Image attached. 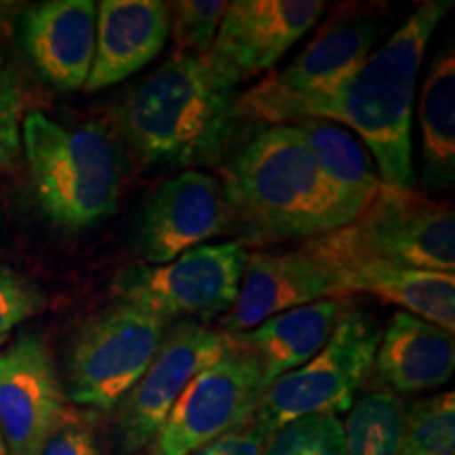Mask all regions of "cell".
Listing matches in <instances>:
<instances>
[{
    "instance_id": "277c9868",
    "label": "cell",
    "mask_w": 455,
    "mask_h": 455,
    "mask_svg": "<svg viewBox=\"0 0 455 455\" xmlns=\"http://www.w3.org/2000/svg\"><path fill=\"white\" fill-rule=\"evenodd\" d=\"M21 148L36 201L55 226L84 230L116 212L121 156L101 124L64 127L32 112L21 123Z\"/></svg>"
},
{
    "instance_id": "ffe728a7",
    "label": "cell",
    "mask_w": 455,
    "mask_h": 455,
    "mask_svg": "<svg viewBox=\"0 0 455 455\" xmlns=\"http://www.w3.org/2000/svg\"><path fill=\"white\" fill-rule=\"evenodd\" d=\"M341 295L367 293L395 304L443 331H455V275L388 264L341 266Z\"/></svg>"
},
{
    "instance_id": "484cf974",
    "label": "cell",
    "mask_w": 455,
    "mask_h": 455,
    "mask_svg": "<svg viewBox=\"0 0 455 455\" xmlns=\"http://www.w3.org/2000/svg\"><path fill=\"white\" fill-rule=\"evenodd\" d=\"M264 455H344V422L338 415L301 418L272 435Z\"/></svg>"
},
{
    "instance_id": "9c48e42d",
    "label": "cell",
    "mask_w": 455,
    "mask_h": 455,
    "mask_svg": "<svg viewBox=\"0 0 455 455\" xmlns=\"http://www.w3.org/2000/svg\"><path fill=\"white\" fill-rule=\"evenodd\" d=\"M264 392L258 358L230 346L181 392L146 455H192L247 424Z\"/></svg>"
},
{
    "instance_id": "d6986e66",
    "label": "cell",
    "mask_w": 455,
    "mask_h": 455,
    "mask_svg": "<svg viewBox=\"0 0 455 455\" xmlns=\"http://www.w3.org/2000/svg\"><path fill=\"white\" fill-rule=\"evenodd\" d=\"M378 26L363 15L331 20L287 68L261 78L255 87L275 95H304L348 76L369 57Z\"/></svg>"
},
{
    "instance_id": "8fae6325",
    "label": "cell",
    "mask_w": 455,
    "mask_h": 455,
    "mask_svg": "<svg viewBox=\"0 0 455 455\" xmlns=\"http://www.w3.org/2000/svg\"><path fill=\"white\" fill-rule=\"evenodd\" d=\"M325 11L321 0H235L228 3L207 60L228 81L259 76L312 30Z\"/></svg>"
},
{
    "instance_id": "cb8c5ba5",
    "label": "cell",
    "mask_w": 455,
    "mask_h": 455,
    "mask_svg": "<svg viewBox=\"0 0 455 455\" xmlns=\"http://www.w3.org/2000/svg\"><path fill=\"white\" fill-rule=\"evenodd\" d=\"M401 455H455L453 392L405 407Z\"/></svg>"
},
{
    "instance_id": "2e32d148",
    "label": "cell",
    "mask_w": 455,
    "mask_h": 455,
    "mask_svg": "<svg viewBox=\"0 0 455 455\" xmlns=\"http://www.w3.org/2000/svg\"><path fill=\"white\" fill-rule=\"evenodd\" d=\"M169 28V4L161 0L100 3L93 66L84 91L95 93L140 72L163 51Z\"/></svg>"
},
{
    "instance_id": "ac0fdd59",
    "label": "cell",
    "mask_w": 455,
    "mask_h": 455,
    "mask_svg": "<svg viewBox=\"0 0 455 455\" xmlns=\"http://www.w3.org/2000/svg\"><path fill=\"white\" fill-rule=\"evenodd\" d=\"M373 367L384 388L395 395L439 388L455 369L453 333L407 312H396L379 339Z\"/></svg>"
},
{
    "instance_id": "52a82bcc",
    "label": "cell",
    "mask_w": 455,
    "mask_h": 455,
    "mask_svg": "<svg viewBox=\"0 0 455 455\" xmlns=\"http://www.w3.org/2000/svg\"><path fill=\"white\" fill-rule=\"evenodd\" d=\"M241 241L198 244L161 266L133 264L118 272L114 295L164 323L192 318L201 325L235 306L244 268Z\"/></svg>"
},
{
    "instance_id": "3957f363",
    "label": "cell",
    "mask_w": 455,
    "mask_h": 455,
    "mask_svg": "<svg viewBox=\"0 0 455 455\" xmlns=\"http://www.w3.org/2000/svg\"><path fill=\"white\" fill-rule=\"evenodd\" d=\"M221 188L232 224L251 243L310 241L352 221L291 123L253 135L224 169Z\"/></svg>"
},
{
    "instance_id": "83f0119b",
    "label": "cell",
    "mask_w": 455,
    "mask_h": 455,
    "mask_svg": "<svg viewBox=\"0 0 455 455\" xmlns=\"http://www.w3.org/2000/svg\"><path fill=\"white\" fill-rule=\"evenodd\" d=\"M21 152V89L0 57V169L13 167Z\"/></svg>"
},
{
    "instance_id": "5b68a950",
    "label": "cell",
    "mask_w": 455,
    "mask_h": 455,
    "mask_svg": "<svg viewBox=\"0 0 455 455\" xmlns=\"http://www.w3.org/2000/svg\"><path fill=\"white\" fill-rule=\"evenodd\" d=\"M306 253L335 268L388 264L432 272L455 270V213L413 188L379 186L373 201L355 221L329 235L301 243Z\"/></svg>"
},
{
    "instance_id": "6da1fadb",
    "label": "cell",
    "mask_w": 455,
    "mask_h": 455,
    "mask_svg": "<svg viewBox=\"0 0 455 455\" xmlns=\"http://www.w3.org/2000/svg\"><path fill=\"white\" fill-rule=\"evenodd\" d=\"M453 3L430 0L392 34L382 49L331 87L304 95H275L258 87L238 95L236 116L266 124L318 118L355 131L371 152L384 184L411 188V110L432 34Z\"/></svg>"
},
{
    "instance_id": "44dd1931",
    "label": "cell",
    "mask_w": 455,
    "mask_h": 455,
    "mask_svg": "<svg viewBox=\"0 0 455 455\" xmlns=\"http://www.w3.org/2000/svg\"><path fill=\"white\" fill-rule=\"evenodd\" d=\"M291 124L301 133L323 178L355 221L382 186L367 148L335 123L304 118Z\"/></svg>"
},
{
    "instance_id": "4dcf8cb0",
    "label": "cell",
    "mask_w": 455,
    "mask_h": 455,
    "mask_svg": "<svg viewBox=\"0 0 455 455\" xmlns=\"http://www.w3.org/2000/svg\"><path fill=\"white\" fill-rule=\"evenodd\" d=\"M0 455H9L7 443H4V439H3V432H0Z\"/></svg>"
},
{
    "instance_id": "f546056e",
    "label": "cell",
    "mask_w": 455,
    "mask_h": 455,
    "mask_svg": "<svg viewBox=\"0 0 455 455\" xmlns=\"http://www.w3.org/2000/svg\"><path fill=\"white\" fill-rule=\"evenodd\" d=\"M268 436L251 418L241 428L228 432L192 455H264Z\"/></svg>"
},
{
    "instance_id": "4316f807",
    "label": "cell",
    "mask_w": 455,
    "mask_h": 455,
    "mask_svg": "<svg viewBox=\"0 0 455 455\" xmlns=\"http://www.w3.org/2000/svg\"><path fill=\"white\" fill-rule=\"evenodd\" d=\"M41 291L17 272L0 266V346L9 339L15 327L43 310Z\"/></svg>"
},
{
    "instance_id": "603a6c76",
    "label": "cell",
    "mask_w": 455,
    "mask_h": 455,
    "mask_svg": "<svg viewBox=\"0 0 455 455\" xmlns=\"http://www.w3.org/2000/svg\"><path fill=\"white\" fill-rule=\"evenodd\" d=\"M405 405L388 388L365 392L344 422V455H401Z\"/></svg>"
},
{
    "instance_id": "8992f818",
    "label": "cell",
    "mask_w": 455,
    "mask_h": 455,
    "mask_svg": "<svg viewBox=\"0 0 455 455\" xmlns=\"http://www.w3.org/2000/svg\"><path fill=\"white\" fill-rule=\"evenodd\" d=\"M382 329L371 312L348 304L331 338L315 358L278 378L261 396L253 419L266 436L310 415L350 411L373 367Z\"/></svg>"
},
{
    "instance_id": "e0dca14e",
    "label": "cell",
    "mask_w": 455,
    "mask_h": 455,
    "mask_svg": "<svg viewBox=\"0 0 455 455\" xmlns=\"http://www.w3.org/2000/svg\"><path fill=\"white\" fill-rule=\"evenodd\" d=\"M348 304L344 298L315 301L270 316L244 333L228 335V339L230 346L258 358L268 390L278 378L306 365L323 350Z\"/></svg>"
},
{
    "instance_id": "7a4b0ae2",
    "label": "cell",
    "mask_w": 455,
    "mask_h": 455,
    "mask_svg": "<svg viewBox=\"0 0 455 455\" xmlns=\"http://www.w3.org/2000/svg\"><path fill=\"white\" fill-rule=\"evenodd\" d=\"M236 100L207 57L173 53L127 91L114 118L141 161L188 171L224 156Z\"/></svg>"
},
{
    "instance_id": "9a60e30c",
    "label": "cell",
    "mask_w": 455,
    "mask_h": 455,
    "mask_svg": "<svg viewBox=\"0 0 455 455\" xmlns=\"http://www.w3.org/2000/svg\"><path fill=\"white\" fill-rule=\"evenodd\" d=\"M98 4L47 0L24 13L21 47L44 81L61 91L84 89L95 55Z\"/></svg>"
},
{
    "instance_id": "7c38bea8",
    "label": "cell",
    "mask_w": 455,
    "mask_h": 455,
    "mask_svg": "<svg viewBox=\"0 0 455 455\" xmlns=\"http://www.w3.org/2000/svg\"><path fill=\"white\" fill-rule=\"evenodd\" d=\"M232 230L221 181L204 171L188 169L164 181L146 203L135 251L141 264L161 266Z\"/></svg>"
},
{
    "instance_id": "7402d4cb",
    "label": "cell",
    "mask_w": 455,
    "mask_h": 455,
    "mask_svg": "<svg viewBox=\"0 0 455 455\" xmlns=\"http://www.w3.org/2000/svg\"><path fill=\"white\" fill-rule=\"evenodd\" d=\"M424 184L447 190L455 184V55L449 47L436 55L419 101Z\"/></svg>"
},
{
    "instance_id": "4fadbf2b",
    "label": "cell",
    "mask_w": 455,
    "mask_h": 455,
    "mask_svg": "<svg viewBox=\"0 0 455 455\" xmlns=\"http://www.w3.org/2000/svg\"><path fill=\"white\" fill-rule=\"evenodd\" d=\"M66 411L47 341L36 333L20 335L0 352V432L9 455H41Z\"/></svg>"
},
{
    "instance_id": "d4e9b609",
    "label": "cell",
    "mask_w": 455,
    "mask_h": 455,
    "mask_svg": "<svg viewBox=\"0 0 455 455\" xmlns=\"http://www.w3.org/2000/svg\"><path fill=\"white\" fill-rule=\"evenodd\" d=\"M228 9L226 0H180L169 9L175 53L204 57L212 51Z\"/></svg>"
},
{
    "instance_id": "5bb4252c",
    "label": "cell",
    "mask_w": 455,
    "mask_h": 455,
    "mask_svg": "<svg viewBox=\"0 0 455 455\" xmlns=\"http://www.w3.org/2000/svg\"><path fill=\"white\" fill-rule=\"evenodd\" d=\"M344 298L339 270L329 261L306 253H247L238 298L221 316L220 333H244L281 312L321 299ZM346 299V298H344Z\"/></svg>"
},
{
    "instance_id": "ba28073f",
    "label": "cell",
    "mask_w": 455,
    "mask_h": 455,
    "mask_svg": "<svg viewBox=\"0 0 455 455\" xmlns=\"http://www.w3.org/2000/svg\"><path fill=\"white\" fill-rule=\"evenodd\" d=\"M167 323L138 306L121 304L93 316L74 339L68 396L81 407L112 411L144 378Z\"/></svg>"
},
{
    "instance_id": "f1b7e54d",
    "label": "cell",
    "mask_w": 455,
    "mask_h": 455,
    "mask_svg": "<svg viewBox=\"0 0 455 455\" xmlns=\"http://www.w3.org/2000/svg\"><path fill=\"white\" fill-rule=\"evenodd\" d=\"M41 455H104V451L93 428L83 418L66 411L44 443Z\"/></svg>"
},
{
    "instance_id": "30bf717a",
    "label": "cell",
    "mask_w": 455,
    "mask_h": 455,
    "mask_svg": "<svg viewBox=\"0 0 455 455\" xmlns=\"http://www.w3.org/2000/svg\"><path fill=\"white\" fill-rule=\"evenodd\" d=\"M228 350V335L201 323L184 321L164 333L144 378L118 405L121 451L135 455L148 449L188 384Z\"/></svg>"
}]
</instances>
